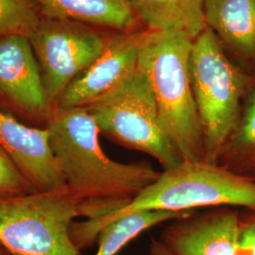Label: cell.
Instances as JSON below:
<instances>
[{
  "instance_id": "9",
  "label": "cell",
  "mask_w": 255,
  "mask_h": 255,
  "mask_svg": "<svg viewBox=\"0 0 255 255\" xmlns=\"http://www.w3.org/2000/svg\"><path fill=\"white\" fill-rule=\"evenodd\" d=\"M142 33H122L106 39L101 55L75 78L55 107H87L116 88L138 67Z\"/></svg>"
},
{
  "instance_id": "11",
  "label": "cell",
  "mask_w": 255,
  "mask_h": 255,
  "mask_svg": "<svg viewBox=\"0 0 255 255\" xmlns=\"http://www.w3.org/2000/svg\"><path fill=\"white\" fill-rule=\"evenodd\" d=\"M238 212L222 207L175 219L160 240L170 255H237Z\"/></svg>"
},
{
  "instance_id": "4",
  "label": "cell",
  "mask_w": 255,
  "mask_h": 255,
  "mask_svg": "<svg viewBox=\"0 0 255 255\" xmlns=\"http://www.w3.org/2000/svg\"><path fill=\"white\" fill-rule=\"evenodd\" d=\"M82 204L67 185L0 200V246L10 255H81L70 235Z\"/></svg>"
},
{
  "instance_id": "15",
  "label": "cell",
  "mask_w": 255,
  "mask_h": 255,
  "mask_svg": "<svg viewBox=\"0 0 255 255\" xmlns=\"http://www.w3.org/2000/svg\"><path fill=\"white\" fill-rule=\"evenodd\" d=\"M194 211H140L128 214L105 225L98 235L99 249L95 255H117L143 232L167 220L182 219Z\"/></svg>"
},
{
  "instance_id": "17",
  "label": "cell",
  "mask_w": 255,
  "mask_h": 255,
  "mask_svg": "<svg viewBox=\"0 0 255 255\" xmlns=\"http://www.w3.org/2000/svg\"><path fill=\"white\" fill-rule=\"evenodd\" d=\"M34 191L7 153L0 147V200Z\"/></svg>"
},
{
  "instance_id": "14",
  "label": "cell",
  "mask_w": 255,
  "mask_h": 255,
  "mask_svg": "<svg viewBox=\"0 0 255 255\" xmlns=\"http://www.w3.org/2000/svg\"><path fill=\"white\" fill-rule=\"evenodd\" d=\"M149 31H177L196 39L207 27L203 0H128Z\"/></svg>"
},
{
  "instance_id": "8",
  "label": "cell",
  "mask_w": 255,
  "mask_h": 255,
  "mask_svg": "<svg viewBox=\"0 0 255 255\" xmlns=\"http://www.w3.org/2000/svg\"><path fill=\"white\" fill-rule=\"evenodd\" d=\"M0 100L32 126H47L53 107L27 35L0 38Z\"/></svg>"
},
{
  "instance_id": "16",
  "label": "cell",
  "mask_w": 255,
  "mask_h": 255,
  "mask_svg": "<svg viewBox=\"0 0 255 255\" xmlns=\"http://www.w3.org/2000/svg\"><path fill=\"white\" fill-rule=\"evenodd\" d=\"M42 18L33 0H0V38L14 34L28 36Z\"/></svg>"
},
{
  "instance_id": "6",
  "label": "cell",
  "mask_w": 255,
  "mask_h": 255,
  "mask_svg": "<svg viewBox=\"0 0 255 255\" xmlns=\"http://www.w3.org/2000/svg\"><path fill=\"white\" fill-rule=\"evenodd\" d=\"M84 108L101 133L120 146L153 157L164 170L184 161L164 129L150 85L138 67L116 88Z\"/></svg>"
},
{
  "instance_id": "19",
  "label": "cell",
  "mask_w": 255,
  "mask_h": 255,
  "mask_svg": "<svg viewBox=\"0 0 255 255\" xmlns=\"http://www.w3.org/2000/svg\"><path fill=\"white\" fill-rule=\"evenodd\" d=\"M237 255H255V214L240 219Z\"/></svg>"
},
{
  "instance_id": "13",
  "label": "cell",
  "mask_w": 255,
  "mask_h": 255,
  "mask_svg": "<svg viewBox=\"0 0 255 255\" xmlns=\"http://www.w3.org/2000/svg\"><path fill=\"white\" fill-rule=\"evenodd\" d=\"M44 17L128 30L136 16L128 0H33Z\"/></svg>"
},
{
  "instance_id": "5",
  "label": "cell",
  "mask_w": 255,
  "mask_h": 255,
  "mask_svg": "<svg viewBox=\"0 0 255 255\" xmlns=\"http://www.w3.org/2000/svg\"><path fill=\"white\" fill-rule=\"evenodd\" d=\"M190 79L202 129L204 160L219 164L238 124L246 79L229 61L208 27L193 41Z\"/></svg>"
},
{
  "instance_id": "3",
  "label": "cell",
  "mask_w": 255,
  "mask_h": 255,
  "mask_svg": "<svg viewBox=\"0 0 255 255\" xmlns=\"http://www.w3.org/2000/svg\"><path fill=\"white\" fill-rule=\"evenodd\" d=\"M193 41L182 32L146 31L138 68L146 76L161 122L182 159L203 161L202 129L190 79Z\"/></svg>"
},
{
  "instance_id": "2",
  "label": "cell",
  "mask_w": 255,
  "mask_h": 255,
  "mask_svg": "<svg viewBox=\"0 0 255 255\" xmlns=\"http://www.w3.org/2000/svg\"><path fill=\"white\" fill-rule=\"evenodd\" d=\"M240 206L255 212V181L206 161H182L161 172L127 206L101 219L74 222V244L81 251L93 245L101 229L140 211L187 212L201 207Z\"/></svg>"
},
{
  "instance_id": "18",
  "label": "cell",
  "mask_w": 255,
  "mask_h": 255,
  "mask_svg": "<svg viewBox=\"0 0 255 255\" xmlns=\"http://www.w3.org/2000/svg\"><path fill=\"white\" fill-rule=\"evenodd\" d=\"M232 150L235 153L242 151L255 154V93L248 106L244 119L240 124H237L221 156Z\"/></svg>"
},
{
  "instance_id": "21",
  "label": "cell",
  "mask_w": 255,
  "mask_h": 255,
  "mask_svg": "<svg viewBox=\"0 0 255 255\" xmlns=\"http://www.w3.org/2000/svg\"><path fill=\"white\" fill-rule=\"evenodd\" d=\"M0 255H10L9 252L6 251L2 246H0Z\"/></svg>"
},
{
  "instance_id": "20",
  "label": "cell",
  "mask_w": 255,
  "mask_h": 255,
  "mask_svg": "<svg viewBox=\"0 0 255 255\" xmlns=\"http://www.w3.org/2000/svg\"><path fill=\"white\" fill-rule=\"evenodd\" d=\"M149 255H170L160 240L151 239L149 244Z\"/></svg>"
},
{
  "instance_id": "12",
  "label": "cell",
  "mask_w": 255,
  "mask_h": 255,
  "mask_svg": "<svg viewBox=\"0 0 255 255\" xmlns=\"http://www.w3.org/2000/svg\"><path fill=\"white\" fill-rule=\"evenodd\" d=\"M205 23L237 53L255 58V0H203Z\"/></svg>"
},
{
  "instance_id": "7",
  "label": "cell",
  "mask_w": 255,
  "mask_h": 255,
  "mask_svg": "<svg viewBox=\"0 0 255 255\" xmlns=\"http://www.w3.org/2000/svg\"><path fill=\"white\" fill-rule=\"evenodd\" d=\"M53 109L66 87L101 55L106 39L81 23L44 17L28 35Z\"/></svg>"
},
{
  "instance_id": "1",
  "label": "cell",
  "mask_w": 255,
  "mask_h": 255,
  "mask_svg": "<svg viewBox=\"0 0 255 255\" xmlns=\"http://www.w3.org/2000/svg\"><path fill=\"white\" fill-rule=\"evenodd\" d=\"M46 128L65 183L81 202L86 220L127 206L161 173L148 164L109 158L101 147L98 125L84 107H55Z\"/></svg>"
},
{
  "instance_id": "10",
  "label": "cell",
  "mask_w": 255,
  "mask_h": 255,
  "mask_svg": "<svg viewBox=\"0 0 255 255\" xmlns=\"http://www.w3.org/2000/svg\"><path fill=\"white\" fill-rule=\"evenodd\" d=\"M0 147L34 191H49L66 185L47 128L28 126L0 109Z\"/></svg>"
}]
</instances>
